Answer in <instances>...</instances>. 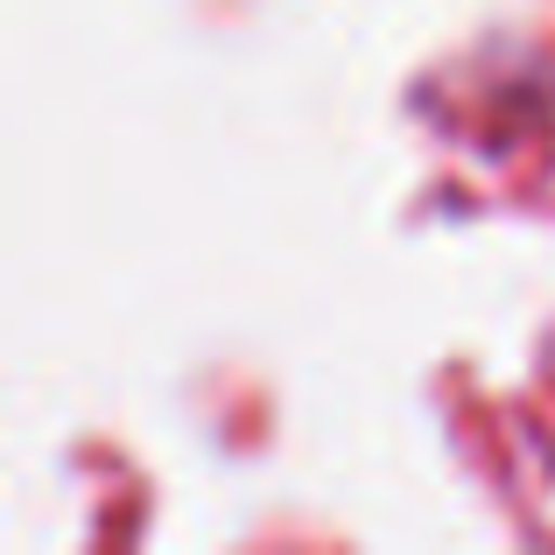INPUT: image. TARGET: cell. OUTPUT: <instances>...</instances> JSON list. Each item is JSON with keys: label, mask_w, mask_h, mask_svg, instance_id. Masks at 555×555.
I'll use <instances>...</instances> for the list:
<instances>
[]
</instances>
